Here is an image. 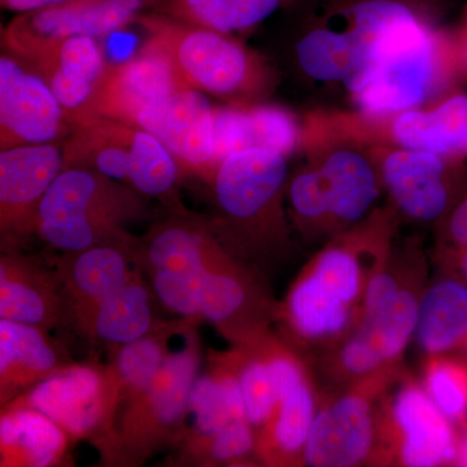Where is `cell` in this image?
I'll use <instances>...</instances> for the list:
<instances>
[{"label": "cell", "mask_w": 467, "mask_h": 467, "mask_svg": "<svg viewBox=\"0 0 467 467\" xmlns=\"http://www.w3.org/2000/svg\"><path fill=\"white\" fill-rule=\"evenodd\" d=\"M466 69L461 39L435 29L405 2L368 66L347 88L353 109L386 115L434 103Z\"/></svg>", "instance_id": "obj_2"}, {"label": "cell", "mask_w": 467, "mask_h": 467, "mask_svg": "<svg viewBox=\"0 0 467 467\" xmlns=\"http://www.w3.org/2000/svg\"><path fill=\"white\" fill-rule=\"evenodd\" d=\"M75 125L41 76L23 61L0 57V149L63 142Z\"/></svg>", "instance_id": "obj_16"}, {"label": "cell", "mask_w": 467, "mask_h": 467, "mask_svg": "<svg viewBox=\"0 0 467 467\" xmlns=\"http://www.w3.org/2000/svg\"><path fill=\"white\" fill-rule=\"evenodd\" d=\"M288 216L303 235L308 238L333 236L330 204L318 169L306 159L288 178Z\"/></svg>", "instance_id": "obj_33"}, {"label": "cell", "mask_w": 467, "mask_h": 467, "mask_svg": "<svg viewBox=\"0 0 467 467\" xmlns=\"http://www.w3.org/2000/svg\"><path fill=\"white\" fill-rule=\"evenodd\" d=\"M137 24L146 30L142 50L164 58L181 85L225 101L263 103L276 86L266 58L234 34L149 12Z\"/></svg>", "instance_id": "obj_3"}, {"label": "cell", "mask_w": 467, "mask_h": 467, "mask_svg": "<svg viewBox=\"0 0 467 467\" xmlns=\"http://www.w3.org/2000/svg\"><path fill=\"white\" fill-rule=\"evenodd\" d=\"M64 169L63 142L0 150L2 241L33 234L36 208Z\"/></svg>", "instance_id": "obj_18"}, {"label": "cell", "mask_w": 467, "mask_h": 467, "mask_svg": "<svg viewBox=\"0 0 467 467\" xmlns=\"http://www.w3.org/2000/svg\"><path fill=\"white\" fill-rule=\"evenodd\" d=\"M24 64L45 79L73 122L90 99L106 61L97 38L72 36Z\"/></svg>", "instance_id": "obj_24"}, {"label": "cell", "mask_w": 467, "mask_h": 467, "mask_svg": "<svg viewBox=\"0 0 467 467\" xmlns=\"http://www.w3.org/2000/svg\"><path fill=\"white\" fill-rule=\"evenodd\" d=\"M457 465L467 467V425H465L463 435L460 436V451Z\"/></svg>", "instance_id": "obj_41"}, {"label": "cell", "mask_w": 467, "mask_h": 467, "mask_svg": "<svg viewBox=\"0 0 467 467\" xmlns=\"http://www.w3.org/2000/svg\"><path fill=\"white\" fill-rule=\"evenodd\" d=\"M297 152L312 161L321 174L334 235L358 225L380 207L382 180L365 144L339 137L306 116L301 119Z\"/></svg>", "instance_id": "obj_11"}, {"label": "cell", "mask_w": 467, "mask_h": 467, "mask_svg": "<svg viewBox=\"0 0 467 467\" xmlns=\"http://www.w3.org/2000/svg\"><path fill=\"white\" fill-rule=\"evenodd\" d=\"M199 365L201 355L192 337L182 349L168 353L149 389L126 405L117 435V444L126 453L140 456L182 427Z\"/></svg>", "instance_id": "obj_14"}, {"label": "cell", "mask_w": 467, "mask_h": 467, "mask_svg": "<svg viewBox=\"0 0 467 467\" xmlns=\"http://www.w3.org/2000/svg\"><path fill=\"white\" fill-rule=\"evenodd\" d=\"M461 45H462L463 57H465V66L467 69V11L465 16V26H463L462 38H461Z\"/></svg>", "instance_id": "obj_42"}, {"label": "cell", "mask_w": 467, "mask_h": 467, "mask_svg": "<svg viewBox=\"0 0 467 467\" xmlns=\"http://www.w3.org/2000/svg\"><path fill=\"white\" fill-rule=\"evenodd\" d=\"M57 348L36 326L0 319L2 402L17 399L63 368Z\"/></svg>", "instance_id": "obj_26"}, {"label": "cell", "mask_w": 467, "mask_h": 467, "mask_svg": "<svg viewBox=\"0 0 467 467\" xmlns=\"http://www.w3.org/2000/svg\"><path fill=\"white\" fill-rule=\"evenodd\" d=\"M218 236L211 223L174 209L171 217L150 227L144 238L130 236L135 263L152 282L153 295L180 317H201V292L209 251Z\"/></svg>", "instance_id": "obj_7"}, {"label": "cell", "mask_w": 467, "mask_h": 467, "mask_svg": "<svg viewBox=\"0 0 467 467\" xmlns=\"http://www.w3.org/2000/svg\"><path fill=\"white\" fill-rule=\"evenodd\" d=\"M288 156L261 149L227 156L205 178L217 212L211 225L233 254L288 244Z\"/></svg>", "instance_id": "obj_4"}, {"label": "cell", "mask_w": 467, "mask_h": 467, "mask_svg": "<svg viewBox=\"0 0 467 467\" xmlns=\"http://www.w3.org/2000/svg\"><path fill=\"white\" fill-rule=\"evenodd\" d=\"M67 304L57 272L51 275L38 264L11 252L0 263V319L51 327Z\"/></svg>", "instance_id": "obj_23"}, {"label": "cell", "mask_w": 467, "mask_h": 467, "mask_svg": "<svg viewBox=\"0 0 467 467\" xmlns=\"http://www.w3.org/2000/svg\"><path fill=\"white\" fill-rule=\"evenodd\" d=\"M263 339L252 343L254 355L242 359L236 373L245 414L254 427L265 426L285 393L308 377L292 353L272 344L265 346Z\"/></svg>", "instance_id": "obj_25"}, {"label": "cell", "mask_w": 467, "mask_h": 467, "mask_svg": "<svg viewBox=\"0 0 467 467\" xmlns=\"http://www.w3.org/2000/svg\"><path fill=\"white\" fill-rule=\"evenodd\" d=\"M214 167L233 153L273 150L290 156L299 150L301 121L275 104H225L214 113Z\"/></svg>", "instance_id": "obj_21"}, {"label": "cell", "mask_w": 467, "mask_h": 467, "mask_svg": "<svg viewBox=\"0 0 467 467\" xmlns=\"http://www.w3.org/2000/svg\"><path fill=\"white\" fill-rule=\"evenodd\" d=\"M100 243L76 254H64L57 266L67 306L76 321L126 284L137 269L129 241Z\"/></svg>", "instance_id": "obj_22"}, {"label": "cell", "mask_w": 467, "mask_h": 467, "mask_svg": "<svg viewBox=\"0 0 467 467\" xmlns=\"http://www.w3.org/2000/svg\"><path fill=\"white\" fill-rule=\"evenodd\" d=\"M214 113L208 95L181 88L146 107L134 125L155 135L181 171L205 180L214 168Z\"/></svg>", "instance_id": "obj_17"}, {"label": "cell", "mask_w": 467, "mask_h": 467, "mask_svg": "<svg viewBox=\"0 0 467 467\" xmlns=\"http://www.w3.org/2000/svg\"><path fill=\"white\" fill-rule=\"evenodd\" d=\"M66 168L91 169L173 209L181 168L155 135L137 125L109 119L79 122L63 140Z\"/></svg>", "instance_id": "obj_6"}, {"label": "cell", "mask_w": 467, "mask_h": 467, "mask_svg": "<svg viewBox=\"0 0 467 467\" xmlns=\"http://www.w3.org/2000/svg\"><path fill=\"white\" fill-rule=\"evenodd\" d=\"M418 346L441 355L467 346V285L448 275L423 292L418 313Z\"/></svg>", "instance_id": "obj_27"}, {"label": "cell", "mask_w": 467, "mask_h": 467, "mask_svg": "<svg viewBox=\"0 0 467 467\" xmlns=\"http://www.w3.org/2000/svg\"><path fill=\"white\" fill-rule=\"evenodd\" d=\"M399 376L396 368L365 378L318 404L304 465L353 467L379 462L380 401Z\"/></svg>", "instance_id": "obj_9"}, {"label": "cell", "mask_w": 467, "mask_h": 467, "mask_svg": "<svg viewBox=\"0 0 467 467\" xmlns=\"http://www.w3.org/2000/svg\"><path fill=\"white\" fill-rule=\"evenodd\" d=\"M183 88L164 58L140 51L138 57L106 63L90 99L73 119L79 122L109 119L134 125L150 104Z\"/></svg>", "instance_id": "obj_19"}, {"label": "cell", "mask_w": 467, "mask_h": 467, "mask_svg": "<svg viewBox=\"0 0 467 467\" xmlns=\"http://www.w3.org/2000/svg\"><path fill=\"white\" fill-rule=\"evenodd\" d=\"M399 216L438 223L466 192L465 162L427 150L367 146Z\"/></svg>", "instance_id": "obj_13"}, {"label": "cell", "mask_w": 467, "mask_h": 467, "mask_svg": "<svg viewBox=\"0 0 467 467\" xmlns=\"http://www.w3.org/2000/svg\"><path fill=\"white\" fill-rule=\"evenodd\" d=\"M460 435L423 386L399 376L380 401L379 463L408 467L457 465Z\"/></svg>", "instance_id": "obj_10"}, {"label": "cell", "mask_w": 467, "mask_h": 467, "mask_svg": "<svg viewBox=\"0 0 467 467\" xmlns=\"http://www.w3.org/2000/svg\"><path fill=\"white\" fill-rule=\"evenodd\" d=\"M168 353L161 337L150 334L119 346L107 370L119 402L125 401L128 405L140 398L152 383Z\"/></svg>", "instance_id": "obj_32"}, {"label": "cell", "mask_w": 467, "mask_h": 467, "mask_svg": "<svg viewBox=\"0 0 467 467\" xmlns=\"http://www.w3.org/2000/svg\"><path fill=\"white\" fill-rule=\"evenodd\" d=\"M447 275L457 276L467 285V248L441 260Z\"/></svg>", "instance_id": "obj_40"}, {"label": "cell", "mask_w": 467, "mask_h": 467, "mask_svg": "<svg viewBox=\"0 0 467 467\" xmlns=\"http://www.w3.org/2000/svg\"><path fill=\"white\" fill-rule=\"evenodd\" d=\"M405 0H355L309 27L297 41V64L313 81L344 90L367 67Z\"/></svg>", "instance_id": "obj_8"}, {"label": "cell", "mask_w": 467, "mask_h": 467, "mask_svg": "<svg viewBox=\"0 0 467 467\" xmlns=\"http://www.w3.org/2000/svg\"><path fill=\"white\" fill-rule=\"evenodd\" d=\"M248 420H233L214 435L207 453L214 462H238L256 448V439Z\"/></svg>", "instance_id": "obj_36"}, {"label": "cell", "mask_w": 467, "mask_h": 467, "mask_svg": "<svg viewBox=\"0 0 467 467\" xmlns=\"http://www.w3.org/2000/svg\"><path fill=\"white\" fill-rule=\"evenodd\" d=\"M61 2H66V0H0V5H2L3 9L20 15L51 7V5Z\"/></svg>", "instance_id": "obj_39"}, {"label": "cell", "mask_w": 467, "mask_h": 467, "mask_svg": "<svg viewBox=\"0 0 467 467\" xmlns=\"http://www.w3.org/2000/svg\"><path fill=\"white\" fill-rule=\"evenodd\" d=\"M67 447V435L39 411L7 407L0 418L3 466L46 467L57 462Z\"/></svg>", "instance_id": "obj_28"}, {"label": "cell", "mask_w": 467, "mask_h": 467, "mask_svg": "<svg viewBox=\"0 0 467 467\" xmlns=\"http://www.w3.org/2000/svg\"><path fill=\"white\" fill-rule=\"evenodd\" d=\"M235 259L217 239L208 254L199 315L234 342L248 346L264 337L265 317L261 313L266 308L251 276Z\"/></svg>", "instance_id": "obj_20"}, {"label": "cell", "mask_w": 467, "mask_h": 467, "mask_svg": "<svg viewBox=\"0 0 467 467\" xmlns=\"http://www.w3.org/2000/svg\"><path fill=\"white\" fill-rule=\"evenodd\" d=\"M131 187L84 168H66L43 196L33 234L64 254L129 238L125 226L146 214Z\"/></svg>", "instance_id": "obj_5"}, {"label": "cell", "mask_w": 467, "mask_h": 467, "mask_svg": "<svg viewBox=\"0 0 467 467\" xmlns=\"http://www.w3.org/2000/svg\"><path fill=\"white\" fill-rule=\"evenodd\" d=\"M423 389L451 422L467 420V362L447 353L431 355L423 370Z\"/></svg>", "instance_id": "obj_34"}, {"label": "cell", "mask_w": 467, "mask_h": 467, "mask_svg": "<svg viewBox=\"0 0 467 467\" xmlns=\"http://www.w3.org/2000/svg\"><path fill=\"white\" fill-rule=\"evenodd\" d=\"M161 0H66L16 15L2 29L5 52L29 61L55 43L72 36H99L119 32L149 12Z\"/></svg>", "instance_id": "obj_12"}, {"label": "cell", "mask_w": 467, "mask_h": 467, "mask_svg": "<svg viewBox=\"0 0 467 467\" xmlns=\"http://www.w3.org/2000/svg\"><path fill=\"white\" fill-rule=\"evenodd\" d=\"M119 405L107 371L73 365L36 383L8 407L34 409L54 420L67 438L81 439L109 423Z\"/></svg>", "instance_id": "obj_15"}, {"label": "cell", "mask_w": 467, "mask_h": 467, "mask_svg": "<svg viewBox=\"0 0 467 467\" xmlns=\"http://www.w3.org/2000/svg\"><path fill=\"white\" fill-rule=\"evenodd\" d=\"M192 420V445L207 451L214 435L233 420H248L244 399L235 371L221 368L220 371L196 377L186 418Z\"/></svg>", "instance_id": "obj_31"}, {"label": "cell", "mask_w": 467, "mask_h": 467, "mask_svg": "<svg viewBox=\"0 0 467 467\" xmlns=\"http://www.w3.org/2000/svg\"><path fill=\"white\" fill-rule=\"evenodd\" d=\"M77 324L85 333L115 347L150 334L153 328L150 292L138 270Z\"/></svg>", "instance_id": "obj_29"}, {"label": "cell", "mask_w": 467, "mask_h": 467, "mask_svg": "<svg viewBox=\"0 0 467 467\" xmlns=\"http://www.w3.org/2000/svg\"><path fill=\"white\" fill-rule=\"evenodd\" d=\"M295 0H227L213 29L227 34L248 32Z\"/></svg>", "instance_id": "obj_35"}, {"label": "cell", "mask_w": 467, "mask_h": 467, "mask_svg": "<svg viewBox=\"0 0 467 467\" xmlns=\"http://www.w3.org/2000/svg\"><path fill=\"white\" fill-rule=\"evenodd\" d=\"M400 217L389 204L330 242L297 278L288 294L285 318L299 339L334 346L356 327L365 288L378 265L368 257L391 250Z\"/></svg>", "instance_id": "obj_1"}, {"label": "cell", "mask_w": 467, "mask_h": 467, "mask_svg": "<svg viewBox=\"0 0 467 467\" xmlns=\"http://www.w3.org/2000/svg\"><path fill=\"white\" fill-rule=\"evenodd\" d=\"M318 401L308 377L292 387L264 426L260 454L266 462H303Z\"/></svg>", "instance_id": "obj_30"}, {"label": "cell", "mask_w": 467, "mask_h": 467, "mask_svg": "<svg viewBox=\"0 0 467 467\" xmlns=\"http://www.w3.org/2000/svg\"><path fill=\"white\" fill-rule=\"evenodd\" d=\"M439 260L467 248V190L453 208L436 223Z\"/></svg>", "instance_id": "obj_37"}, {"label": "cell", "mask_w": 467, "mask_h": 467, "mask_svg": "<svg viewBox=\"0 0 467 467\" xmlns=\"http://www.w3.org/2000/svg\"><path fill=\"white\" fill-rule=\"evenodd\" d=\"M227 0H161L156 14L213 29Z\"/></svg>", "instance_id": "obj_38"}, {"label": "cell", "mask_w": 467, "mask_h": 467, "mask_svg": "<svg viewBox=\"0 0 467 467\" xmlns=\"http://www.w3.org/2000/svg\"><path fill=\"white\" fill-rule=\"evenodd\" d=\"M466 348H467V346H466Z\"/></svg>", "instance_id": "obj_43"}]
</instances>
